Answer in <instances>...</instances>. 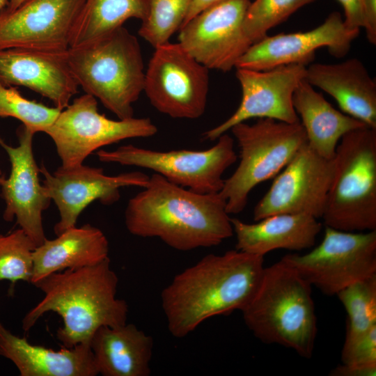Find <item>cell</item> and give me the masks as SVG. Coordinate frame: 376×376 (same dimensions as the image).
I'll return each instance as SVG.
<instances>
[{
  "label": "cell",
  "mask_w": 376,
  "mask_h": 376,
  "mask_svg": "<svg viewBox=\"0 0 376 376\" xmlns=\"http://www.w3.org/2000/svg\"><path fill=\"white\" fill-rule=\"evenodd\" d=\"M264 257L237 249L210 253L173 279L161 292L168 329L184 338L205 320L242 311L255 293Z\"/></svg>",
  "instance_id": "obj_1"
},
{
  "label": "cell",
  "mask_w": 376,
  "mask_h": 376,
  "mask_svg": "<svg viewBox=\"0 0 376 376\" xmlns=\"http://www.w3.org/2000/svg\"><path fill=\"white\" fill-rule=\"evenodd\" d=\"M143 188L129 200L125 211L132 235L159 238L181 251L218 246L234 235L219 192L197 193L155 173Z\"/></svg>",
  "instance_id": "obj_2"
},
{
  "label": "cell",
  "mask_w": 376,
  "mask_h": 376,
  "mask_svg": "<svg viewBox=\"0 0 376 376\" xmlns=\"http://www.w3.org/2000/svg\"><path fill=\"white\" fill-rule=\"evenodd\" d=\"M118 278L109 258L91 266L53 273L33 285L43 298L22 320V329L29 331L46 313L54 312L63 320L56 337L64 347L90 345L101 327L127 323L128 305L116 297Z\"/></svg>",
  "instance_id": "obj_3"
},
{
  "label": "cell",
  "mask_w": 376,
  "mask_h": 376,
  "mask_svg": "<svg viewBox=\"0 0 376 376\" xmlns=\"http://www.w3.org/2000/svg\"><path fill=\"white\" fill-rule=\"evenodd\" d=\"M311 286L283 259L264 267L255 293L241 311L246 326L264 343L311 358L318 330Z\"/></svg>",
  "instance_id": "obj_4"
},
{
  "label": "cell",
  "mask_w": 376,
  "mask_h": 376,
  "mask_svg": "<svg viewBox=\"0 0 376 376\" xmlns=\"http://www.w3.org/2000/svg\"><path fill=\"white\" fill-rule=\"evenodd\" d=\"M67 61L86 94L98 99L118 119L134 117L132 104L143 91L145 72L139 41L126 28L69 48Z\"/></svg>",
  "instance_id": "obj_5"
},
{
  "label": "cell",
  "mask_w": 376,
  "mask_h": 376,
  "mask_svg": "<svg viewBox=\"0 0 376 376\" xmlns=\"http://www.w3.org/2000/svg\"><path fill=\"white\" fill-rule=\"evenodd\" d=\"M333 176L322 219L348 232L376 230V129L345 134L333 158Z\"/></svg>",
  "instance_id": "obj_6"
},
{
  "label": "cell",
  "mask_w": 376,
  "mask_h": 376,
  "mask_svg": "<svg viewBox=\"0 0 376 376\" xmlns=\"http://www.w3.org/2000/svg\"><path fill=\"white\" fill-rule=\"evenodd\" d=\"M240 148V162L233 173L224 180L221 195L229 214L245 208L252 189L274 178L306 143L307 138L300 122L288 123L259 118L252 125L244 123L230 130Z\"/></svg>",
  "instance_id": "obj_7"
},
{
  "label": "cell",
  "mask_w": 376,
  "mask_h": 376,
  "mask_svg": "<svg viewBox=\"0 0 376 376\" xmlns=\"http://www.w3.org/2000/svg\"><path fill=\"white\" fill-rule=\"evenodd\" d=\"M203 150L157 151L124 145L114 150H99V160L154 171L169 182L200 194L220 192L225 171L237 161L234 139L227 133Z\"/></svg>",
  "instance_id": "obj_8"
},
{
  "label": "cell",
  "mask_w": 376,
  "mask_h": 376,
  "mask_svg": "<svg viewBox=\"0 0 376 376\" xmlns=\"http://www.w3.org/2000/svg\"><path fill=\"white\" fill-rule=\"evenodd\" d=\"M328 296L376 275V230L348 232L326 226L320 244L305 254L281 258Z\"/></svg>",
  "instance_id": "obj_9"
},
{
  "label": "cell",
  "mask_w": 376,
  "mask_h": 376,
  "mask_svg": "<svg viewBox=\"0 0 376 376\" xmlns=\"http://www.w3.org/2000/svg\"><path fill=\"white\" fill-rule=\"evenodd\" d=\"M157 132V127L149 118H107L98 111L96 98L86 93L61 110L45 132L54 141L65 167L83 164L103 146L127 139L150 137Z\"/></svg>",
  "instance_id": "obj_10"
},
{
  "label": "cell",
  "mask_w": 376,
  "mask_h": 376,
  "mask_svg": "<svg viewBox=\"0 0 376 376\" xmlns=\"http://www.w3.org/2000/svg\"><path fill=\"white\" fill-rule=\"evenodd\" d=\"M209 70L178 42L157 47L145 72L143 91L152 106L173 118L196 119L205 112Z\"/></svg>",
  "instance_id": "obj_11"
},
{
  "label": "cell",
  "mask_w": 376,
  "mask_h": 376,
  "mask_svg": "<svg viewBox=\"0 0 376 376\" xmlns=\"http://www.w3.org/2000/svg\"><path fill=\"white\" fill-rule=\"evenodd\" d=\"M250 0H225L194 16L179 30L178 43L208 70L228 72L253 44L243 29Z\"/></svg>",
  "instance_id": "obj_12"
},
{
  "label": "cell",
  "mask_w": 376,
  "mask_h": 376,
  "mask_svg": "<svg viewBox=\"0 0 376 376\" xmlns=\"http://www.w3.org/2000/svg\"><path fill=\"white\" fill-rule=\"evenodd\" d=\"M334 171L332 159L304 145L274 178L253 210V220L277 214H305L322 218Z\"/></svg>",
  "instance_id": "obj_13"
},
{
  "label": "cell",
  "mask_w": 376,
  "mask_h": 376,
  "mask_svg": "<svg viewBox=\"0 0 376 376\" xmlns=\"http://www.w3.org/2000/svg\"><path fill=\"white\" fill-rule=\"evenodd\" d=\"M86 0H26L0 11V49L65 53Z\"/></svg>",
  "instance_id": "obj_14"
},
{
  "label": "cell",
  "mask_w": 376,
  "mask_h": 376,
  "mask_svg": "<svg viewBox=\"0 0 376 376\" xmlns=\"http://www.w3.org/2000/svg\"><path fill=\"white\" fill-rule=\"evenodd\" d=\"M40 172L44 177L42 184L45 191L59 212L60 219L54 227L56 235L75 226L80 214L92 202L99 201L111 205L119 200L120 188H143L149 180L148 175L138 171L110 176L102 168L83 164L61 166L53 173L42 164Z\"/></svg>",
  "instance_id": "obj_15"
},
{
  "label": "cell",
  "mask_w": 376,
  "mask_h": 376,
  "mask_svg": "<svg viewBox=\"0 0 376 376\" xmlns=\"http://www.w3.org/2000/svg\"><path fill=\"white\" fill-rule=\"evenodd\" d=\"M236 69L242 89L240 105L226 120L205 132L204 140L216 141L234 125L254 118L300 122L292 97L298 84L306 78V65L293 63L263 70Z\"/></svg>",
  "instance_id": "obj_16"
},
{
  "label": "cell",
  "mask_w": 376,
  "mask_h": 376,
  "mask_svg": "<svg viewBox=\"0 0 376 376\" xmlns=\"http://www.w3.org/2000/svg\"><path fill=\"white\" fill-rule=\"evenodd\" d=\"M35 133L22 125L17 130L19 145L13 147L0 137V146L6 152L11 165L10 173L0 187L6 207L3 219L10 222L16 218L19 228L36 246L46 240L42 213L49 206L50 198L40 182V167L33 152Z\"/></svg>",
  "instance_id": "obj_17"
},
{
  "label": "cell",
  "mask_w": 376,
  "mask_h": 376,
  "mask_svg": "<svg viewBox=\"0 0 376 376\" xmlns=\"http://www.w3.org/2000/svg\"><path fill=\"white\" fill-rule=\"evenodd\" d=\"M359 31L347 29L340 14L334 12L311 30L266 36L249 47L235 68L263 70L293 63L306 65L322 47L341 58L347 54Z\"/></svg>",
  "instance_id": "obj_18"
},
{
  "label": "cell",
  "mask_w": 376,
  "mask_h": 376,
  "mask_svg": "<svg viewBox=\"0 0 376 376\" xmlns=\"http://www.w3.org/2000/svg\"><path fill=\"white\" fill-rule=\"evenodd\" d=\"M67 52L0 49V82L6 86L26 87L63 110L79 87L70 70Z\"/></svg>",
  "instance_id": "obj_19"
},
{
  "label": "cell",
  "mask_w": 376,
  "mask_h": 376,
  "mask_svg": "<svg viewBox=\"0 0 376 376\" xmlns=\"http://www.w3.org/2000/svg\"><path fill=\"white\" fill-rule=\"evenodd\" d=\"M305 79L330 95L343 113L376 129V82L360 60L311 64Z\"/></svg>",
  "instance_id": "obj_20"
},
{
  "label": "cell",
  "mask_w": 376,
  "mask_h": 376,
  "mask_svg": "<svg viewBox=\"0 0 376 376\" xmlns=\"http://www.w3.org/2000/svg\"><path fill=\"white\" fill-rule=\"evenodd\" d=\"M0 355L10 360L21 376L99 375L90 345L80 343L54 350L13 334L1 321Z\"/></svg>",
  "instance_id": "obj_21"
},
{
  "label": "cell",
  "mask_w": 376,
  "mask_h": 376,
  "mask_svg": "<svg viewBox=\"0 0 376 376\" xmlns=\"http://www.w3.org/2000/svg\"><path fill=\"white\" fill-rule=\"evenodd\" d=\"M305 214H277L254 224L230 218L236 237L235 249L263 256L276 249L301 251L311 248L322 224Z\"/></svg>",
  "instance_id": "obj_22"
},
{
  "label": "cell",
  "mask_w": 376,
  "mask_h": 376,
  "mask_svg": "<svg viewBox=\"0 0 376 376\" xmlns=\"http://www.w3.org/2000/svg\"><path fill=\"white\" fill-rule=\"evenodd\" d=\"M98 374L149 376L153 340L133 324L97 329L90 341Z\"/></svg>",
  "instance_id": "obj_23"
},
{
  "label": "cell",
  "mask_w": 376,
  "mask_h": 376,
  "mask_svg": "<svg viewBox=\"0 0 376 376\" xmlns=\"http://www.w3.org/2000/svg\"><path fill=\"white\" fill-rule=\"evenodd\" d=\"M109 251L107 238L98 228L87 224L68 228L35 248L31 284L55 272L96 265L109 258Z\"/></svg>",
  "instance_id": "obj_24"
},
{
  "label": "cell",
  "mask_w": 376,
  "mask_h": 376,
  "mask_svg": "<svg viewBox=\"0 0 376 376\" xmlns=\"http://www.w3.org/2000/svg\"><path fill=\"white\" fill-rule=\"evenodd\" d=\"M292 100L305 130L308 145L324 158L334 157L337 146L345 134L368 127L336 109L306 79L297 86Z\"/></svg>",
  "instance_id": "obj_25"
},
{
  "label": "cell",
  "mask_w": 376,
  "mask_h": 376,
  "mask_svg": "<svg viewBox=\"0 0 376 376\" xmlns=\"http://www.w3.org/2000/svg\"><path fill=\"white\" fill-rule=\"evenodd\" d=\"M146 14L145 0H86L72 31L70 48L100 38L130 18L143 20Z\"/></svg>",
  "instance_id": "obj_26"
},
{
  "label": "cell",
  "mask_w": 376,
  "mask_h": 376,
  "mask_svg": "<svg viewBox=\"0 0 376 376\" xmlns=\"http://www.w3.org/2000/svg\"><path fill=\"white\" fill-rule=\"evenodd\" d=\"M146 14L139 35L154 48L169 42L182 27L192 0H145Z\"/></svg>",
  "instance_id": "obj_27"
},
{
  "label": "cell",
  "mask_w": 376,
  "mask_h": 376,
  "mask_svg": "<svg viewBox=\"0 0 376 376\" xmlns=\"http://www.w3.org/2000/svg\"><path fill=\"white\" fill-rule=\"evenodd\" d=\"M348 316L345 341L376 326V275L359 281L336 294Z\"/></svg>",
  "instance_id": "obj_28"
},
{
  "label": "cell",
  "mask_w": 376,
  "mask_h": 376,
  "mask_svg": "<svg viewBox=\"0 0 376 376\" xmlns=\"http://www.w3.org/2000/svg\"><path fill=\"white\" fill-rule=\"evenodd\" d=\"M36 246L20 228L7 235L0 233V281H18L31 283Z\"/></svg>",
  "instance_id": "obj_29"
},
{
  "label": "cell",
  "mask_w": 376,
  "mask_h": 376,
  "mask_svg": "<svg viewBox=\"0 0 376 376\" xmlns=\"http://www.w3.org/2000/svg\"><path fill=\"white\" fill-rule=\"evenodd\" d=\"M61 111L26 99L16 87L6 86L0 82V118H16L36 134L45 132Z\"/></svg>",
  "instance_id": "obj_30"
},
{
  "label": "cell",
  "mask_w": 376,
  "mask_h": 376,
  "mask_svg": "<svg viewBox=\"0 0 376 376\" xmlns=\"http://www.w3.org/2000/svg\"><path fill=\"white\" fill-rule=\"evenodd\" d=\"M315 0H255L246 13L243 29L252 43L267 36L273 27L286 20L292 13Z\"/></svg>",
  "instance_id": "obj_31"
},
{
  "label": "cell",
  "mask_w": 376,
  "mask_h": 376,
  "mask_svg": "<svg viewBox=\"0 0 376 376\" xmlns=\"http://www.w3.org/2000/svg\"><path fill=\"white\" fill-rule=\"evenodd\" d=\"M342 363L330 373L333 376H375L376 373V326L361 336L345 341Z\"/></svg>",
  "instance_id": "obj_32"
},
{
  "label": "cell",
  "mask_w": 376,
  "mask_h": 376,
  "mask_svg": "<svg viewBox=\"0 0 376 376\" xmlns=\"http://www.w3.org/2000/svg\"><path fill=\"white\" fill-rule=\"evenodd\" d=\"M342 5L343 23L349 29H359L364 25L363 0H338Z\"/></svg>",
  "instance_id": "obj_33"
},
{
  "label": "cell",
  "mask_w": 376,
  "mask_h": 376,
  "mask_svg": "<svg viewBox=\"0 0 376 376\" xmlns=\"http://www.w3.org/2000/svg\"><path fill=\"white\" fill-rule=\"evenodd\" d=\"M364 25L366 38L372 45L376 44V0H363Z\"/></svg>",
  "instance_id": "obj_34"
},
{
  "label": "cell",
  "mask_w": 376,
  "mask_h": 376,
  "mask_svg": "<svg viewBox=\"0 0 376 376\" xmlns=\"http://www.w3.org/2000/svg\"><path fill=\"white\" fill-rule=\"evenodd\" d=\"M224 1L225 0H192L182 26L204 9Z\"/></svg>",
  "instance_id": "obj_35"
},
{
  "label": "cell",
  "mask_w": 376,
  "mask_h": 376,
  "mask_svg": "<svg viewBox=\"0 0 376 376\" xmlns=\"http://www.w3.org/2000/svg\"><path fill=\"white\" fill-rule=\"evenodd\" d=\"M24 1L26 0H9L7 6L5 8V10H6L7 11H12L17 8Z\"/></svg>",
  "instance_id": "obj_36"
},
{
  "label": "cell",
  "mask_w": 376,
  "mask_h": 376,
  "mask_svg": "<svg viewBox=\"0 0 376 376\" xmlns=\"http://www.w3.org/2000/svg\"><path fill=\"white\" fill-rule=\"evenodd\" d=\"M8 1L9 0H0V11L7 6Z\"/></svg>",
  "instance_id": "obj_37"
},
{
  "label": "cell",
  "mask_w": 376,
  "mask_h": 376,
  "mask_svg": "<svg viewBox=\"0 0 376 376\" xmlns=\"http://www.w3.org/2000/svg\"><path fill=\"white\" fill-rule=\"evenodd\" d=\"M3 179H4V177L3 176L1 170L0 169V186H1Z\"/></svg>",
  "instance_id": "obj_38"
}]
</instances>
